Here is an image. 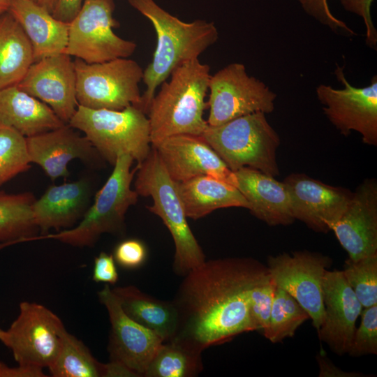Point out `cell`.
Segmentation results:
<instances>
[{"label":"cell","mask_w":377,"mask_h":377,"mask_svg":"<svg viewBox=\"0 0 377 377\" xmlns=\"http://www.w3.org/2000/svg\"><path fill=\"white\" fill-rule=\"evenodd\" d=\"M134 9L151 23L156 34V46L151 61L143 71L146 89L140 108L146 114L156 90L180 64L195 59L219 39L213 22L195 20L186 22L172 15L154 0H128Z\"/></svg>","instance_id":"2"},{"label":"cell","mask_w":377,"mask_h":377,"mask_svg":"<svg viewBox=\"0 0 377 377\" xmlns=\"http://www.w3.org/2000/svg\"><path fill=\"white\" fill-rule=\"evenodd\" d=\"M332 231L348 253V259L357 260L377 254L376 179L367 178L356 188Z\"/></svg>","instance_id":"19"},{"label":"cell","mask_w":377,"mask_h":377,"mask_svg":"<svg viewBox=\"0 0 377 377\" xmlns=\"http://www.w3.org/2000/svg\"><path fill=\"white\" fill-rule=\"evenodd\" d=\"M84 0H58L52 15L56 19L71 22L79 13Z\"/></svg>","instance_id":"40"},{"label":"cell","mask_w":377,"mask_h":377,"mask_svg":"<svg viewBox=\"0 0 377 377\" xmlns=\"http://www.w3.org/2000/svg\"><path fill=\"white\" fill-rule=\"evenodd\" d=\"M265 114L254 112L208 125L201 136L233 172L249 167L275 177L279 175L276 150L281 141Z\"/></svg>","instance_id":"7"},{"label":"cell","mask_w":377,"mask_h":377,"mask_svg":"<svg viewBox=\"0 0 377 377\" xmlns=\"http://www.w3.org/2000/svg\"><path fill=\"white\" fill-rule=\"evenodd\" d=\"M209 65L199 59L176 67L155 94L147 112L151 143L165 138L202 135L208 126L203 118L210 78Z\"/></svg>","instance_id":"3"},{"label":"cell","mask_w":377,"mask_h":377,"mask_svg":"<svg viewBox=\"0 0 377 377\" xmlns=\"http://www.w3.org/2000/svg\"><path fill=\"white\" fill-rule=\"evenodd\" d=\"M207 108L209 126H219L254 112H272L276 94L248 74L241 63H231L210 75Z\"/></svg>","instance_id":"10"},{"label":"cell","mask_w":377,"mask_h":377,"mask_svg":"<svg viewBox=\"0 0 377 377\" xmlns=\"http://www.w3.org/2000/svg\"><path fill=\"white\" fill-rule=\"evenodd\" d=\"M118 272L112 255L101 252L94 259L92 279L96 282L115 284L118 281Z\"/></svg>","instance_id":"39"},{"label":"cell","mask_w":377,"mask_h":377,"mask_svg":"<svg viewBox=\"0 0 377 377\" xmlns=\"http://www.w3.org/2000/svg\"><path fill=\"white\" fill-rule=\"evenodd\" d=\"M343 8L360 17L366 29V44L374 50L377 47V30L372 21L371 6L374 0H340Z\"/></svg>","instance_id":"38"},{"label":"cell","mask_w":377,"mask_h":377,"mask_svg":"<svg viewBox=\"0 0 377 377\" xmlns=\"http://www.w3.org/2000/svg\"><path fill=\"white\" fill-rule=\"evenodd\" d=\"M187 218L198 219L226 207L249 209V203L239 189L214 177L201 175L177 182Z\"/></svg>","instance_id":"25"},{"label":"cell","mask_w":377,"mask_h":377,"mask_svg":"<svg viewBox=\"0 0 377 377\" xmlns=\"http://www.w3.org/2000/svg\"><path fill=\"white\" fill-rule=\"evenodd\" d=\"M332 260L308 251L282 253L267 258V269L276 286L292 295L306 311L318 331L323 314V281Z\"/></svg>","instance_id":"13"},{"label":"cell","mask_w":377,"mask_h":377,"mask_svg":"<svg viewBox=\"0 0 377 377\" xmlns=\"http://www.w3.org/2000/svg\"><path fill=\"white\" fill-rule=\"evenodd\" d=\"M202 369L201 353L175 341L163 342L144 374L145 377H191Z\"/></svg>","instance_id":"29"},{"label":"cell","mask_w":377,"mask_h":377,"mask_svg":"<svg viewBox=\"0 0 377 377\" xmlns=\"http://www.w3.org/2000/svg\"><path fill=\"white\" fill-rule=\"evenodd\" d=\"M323 302L324 314L318 330L319 339L338 355L348 353L363 307L342 271H325Z\"/></svg>","instance_id":"18"},{"label":"cell","mask_w":377,"mask_h":377,"mask_svg":"<svg viewBox=\"0 0 377 377\" xmlns=\"http://www.w3.org/2000/svg\"><path fill=\"white\" fill-rule=\"evenodd\" d=\"M26 140L31 163L38 165L52 180L68 177V165L74 159L92 165L103 161L88 139L68 124Z\"/></svg>","instance_id":"20"},{"label":"cell","mask_w":377,"mask_h":377,"mask_svg":"<svg viewBox=\"0 0 377 377\" xmlns=\"http://www.w3.org/2000/svg\"><path fill=\"white\" fill-rule=\"evenodd\" d=\"M8 12L29 38L34 62L64 52L69 23L56 19L45 8L31 0H11Z\"/></svg>","instance_id":"23"},{"label":"cell","mask_w":377,"mask_h":377,"mask_svg":"<svg viewBox=\"0 0 377 377\" xmlns=\"http://www.w3.org/2000/svg\"><path fill=\"white\" fill-rule=\"evenodd\" d=\"M334 74L342 89L324 84L316 89L318 100L331 124L344 136L351 131L361 135L364 144L377 145V76L364 87L351 85L337 64Z\"/></svg>","instance_id":"12"},{"label":"cell","mask_w":377,"mask_h":377,"mask_svg":"<svg viewBox=\"0 0 377 377\" xmlns=\"http://www.w3.org/2000/svg\"><path fill=\"white\" fill-rule=\"evenodd\" d=\"M98 297L107 309L111 324L108 344L110 360L123 364L138 376H144L163 341L125 313L109 284L98 292Z\"/></svg>","instance_id":"16"},{"label":"cell","mask_w":377,"mask_h":377,"mask_svg":"<svg viewBox=\"0 0 377 377\" xmlns=\"http://www.w3.org/2000/svg\"><path fill=\"white\" fill-rule=\"evenodd\" d=\"M138 375L123 364L110 360L102 363V377H137Z\"/></svg>","instance_id":"42"},{"label":"cell","mask_w":377,"mask_h":377,"mask_svg":"<svg viewBox=\"0 0 377 377\" xmlns=\"http://www.w3.org/2000/svg\"><path fill=\"white\" fill-rule=\"evenodd\" d=\"M11 0H0V17L8 12Z\"/></svg>","instance_id":"44"},{"label":"cell","mask_w":377,"mask_h":377,"mask_svg":"<svg viewBox=\"0 0 377 377\" xmlns=\"http://www.w3.org/2000/svg\"><path fill=\"white\" fill-rule=\"evenodd\" d=\"M64 329L61 319L47 307L22 302L17 317L3 330L0 341L19 365L48 368L60 350Z\"/></svg>","instance_id":"11"},{"label":"cell","mask_w":377,"mask_h":377,"mask_svg":"<svg viewBox=\"0 0 377 377\" xmlns=\"http://www.w3.org/2000/svg\"><path fill=\"white\" fill-rule=\"evenodd\" d=\"M147 256V248L142 241L128 239L117 245L113 257L121 267L135 269L143 265Z\"/></svg>","instance_id":"37"},{"label":"cell","mask_w":377,"mask_h":377,"mask_svg":"<svg viewBox=\"0 0 377 377\" xmlns=\"http://www.w3.org/2000/svg\"><path fill=\"white\" fill-rule=\"evenodd\" d=\"M310 316L298 302L283 289L276 287L269 324L263 332L272 343L294 336L297 328Z\"/></svg>","instance_id":"31"},{"label":"cell","mask_w":377,"mask_h":377,"mask_svg":"<svg viewBox=\"0 0 377 377\" xmlns=\"http://www.w3.org/2000/svg\"><path fill=\"white\" fill-rule=\"evenodd\" d=\"M34 62L31 43L16 19L0 17V89L17 85Z\"/></svg>","instance_id":"27"},{"label":"cell","mask_w":377,"mask_h":377,"mask_svg":"<svg viewBox=\"0 0 377 377\" xmlns=\"http://www.w3.org/2000/svg\"><path fill=\"white\" fill-rule=\"evenodd\" d=\"M112 290L123 311L132 320L154 332L163 342L174 338L178 316L172 302L154 298L131 285Z\"/></svg>","instance_id":"26"},{"label":"cell","mask_w":377,"mask_h":377,"mask_svg":"<svg viewBox=\"0 0 377 377\" xmlns=\"http://www.w3.org/2000/svg\"><path fill=\"white\" fill-rule=\"evenodd\" d=\"M0 122L25 138L67 124L47 104L17 86L0 89Z\"/></svg>","instance_id":"24"},{"label":"cell","mask_w":377,"mask_h":377,"mask_svg":"<svg viewBox=\"0 0 377 377\" xmlns=\"http://www.w3.org/2000/svg\"><path fill=\"white\" fill-rule=\"evenodd\" d=\"M68 124L82 131L102 159L112 165L122 154L131 155L140 165L151 150L147 116L134 105L112 110L78 105Z\"/></svg>","instance_id":"6"},{"label":"cell","mask_w":377,"mask_h":377,"mask_svg":"<svg viewBox=\"0 0 377 377\" xmlns=\"http://www.w3.org/2000/svg\"><path fill=\"white\" fill-rule=\"evenodd\" d=\"M91 188L85 179L50 186L35 200L32 212L40 235L71 228L89 208Z\"/></svg>","instance_id":"22"},{"label":"cell","mask_w":377,"mask_h":377,"mask_svg":"<svg viewBox=\"0 0 377 377\" xmlns=\"http://www.w3.org/2000/svg\"><path fill=\"white\" fill-rule=\"evenodd\" d=\"M43 369L19 365L11 367L0 361V377H46Z\"/></svg>","instance_id":"41"},{"label":"cell","mask_w":377,"mask_h":377,"mask_svg":"<svg viewBox=\"0 0 377 377\" xmlns=\"http://www.w3.org/2000/svg\"><path fill=\"white\" fill-rule=\"evenodd\" d=\"M133 161L128 154L117 157L111 175L75 227L57 233L38 235L29 242L55 239L73 246H93L101 235L120 232L126 212L137 202L139 196L135 189L131 188V182L138 168L137 165L131 169Z\"/></svg>","instance_id":"5"},{"label":"cell","mask_w":377,"mask_h":377,"mask_svg":"<svg viewBox=\"0 0 377 377\" xmlns=\"http://www.w3.org/2000/svg\"><path fill=\"white\" fill-rule=\"evenodd\" d=\"M76 98L79 105L94 110H121L140 107L139 84L144 70L133 59L118 58L88 64L75 58Z\"/></svg>","instance_id":"8"},{"label":"cell","mask_w":377,"mask_h":377,"mask_svg":"<svg viewBox=\"0 0 377 377\" xmlns=\"http://www.w3.org/2000/svg\"><path fill=\"white\" fill-rule=\"evenodd\" d=\"M16 86L47 104L65 124L77 110L74 61L65 53L34 62Z\"/></svg>","instance_id":"17"},{"label":"cell","mask_w":377,"mask_h":377,"mask_svg":"<svg viewBox=\"0 0 377 377\" xmlns=\"http://www.w3.org/2000/svg\"><path fill=\"white\" fill-rule=\"evenodd\" d=\"M26 138L0 122V187L30 168Z\"/></svg>","instance_id":"32"},{"label":"cell","mask_w":377,"mask_h":377,"mask_svg":"<svg viewBox=\"0 0 377 377\" xmlns=\"http://www.w3.org/2000/svg\"><path fill=\"white\" fill-rule=\"evenodd\" d=\"M151 147L176 182L207 175L237 188L235 173L201 135H172L151 143Z\"/></svg>","instance_id":"15"},{"label":"cell","mask_w":377,"mask_h":377,"mask_svg":"<svg viewBox=\"0 0 377 377\" xmlns=\"http://www.w3.org/2000/svg\"><path fill=\"white\" fill-rule=\"evenodd\" d=\"M138 166L135 191L139 195L151 197L153 204L147 208L158 216L169 230L175 246L174 271L185 276L201 265L205 256L187 222L177 182L170 177L152 147Z\"/></svg>","instance_id":"4"},{"label":"cell","mask_w":377,"mask_h":377,"mask_svg":"<svg viewBox=\"0 0 377 377\" xmlns=\"http://www.w3.org/2000/svg\"><path fill=\"white\" fill-rule=\"evenodd\" d=\"M48 369L53 377H102V363L66 328L62 332L60 350Z\"/></svg>","instance_id":"30"},{"label":"cell","mask_w":377,"mask_h":377,"mask_svg":"<svg viewBox=\"0 0 377 377\" xmlns=\"http://www.w3.org/2000/svg\"><path fill=\"white\" fill-rule=\"evenodd\" d=\"M276 287L269 274L263 281L251 289L249 295V313L253 331L263 332L267 328Z\"/></svg>","instance_id":"34"},{"label":"cell","mask_w":377,"mask_h":377,"mask_svg":"<svg viewBox=\"0 0 377 377\" xmlns=\"http://www.w3.org/2000/svg\"><path fill=\"white\" fill-rule=\"evenodd\" d=\"M237 188L249 203V210L271 226L295 221L285 184L260 170L244 167L234 172Z\"/></svg>","instance_id":"21"},{"label":"cell","mask_w":377,"mask_h":377,"mask_svg":"<svg viewBox=\"0 0 377 377\" xmlns=\"http://www.w3.org/2000/svg\"><path fill=\"white\" fill-rule=\"evenodd\" d=\"M348 353L351 357L377 354V304L363 308Z\"/></svg>","instance_id":"35"},{"label":"cell","mask_w":377,"mask_h":377,"mask_svg":"<svg viewBox=\"0 0 377 377\" xmlns=\"http://www.w3.org/2000/svg\"><path fill=\"white\" fill-rule=\"evenodd\" d=\"M31 1H35V2L37 3V0H31Z\"/></svg>","instance_id":"46"},{"label":"cell","mask_w":377,"mask_h":377,"mask_svg":"<svg viewBox=\"0 0 377 377\" xmlns=\"http://www.w3.org/2000/svg\"><path fill=\"white\" fill-rule=\"evenodd\" d=\"M268 276L267 266L251 258L205 260L184 276L172 301L178 323L170 341L202 353L253 331L249 292Z\"/></svg>","instance_id":"1"},{"label":"cell","mask_w":377,"mask_h":377,"mask_svg":"<svg viewBox=\"0 0 377 377\" xmlns=\"http://www.w3.org/2000/svg\"><path fill=\"white\" fill-rule=\"evenodd\" d=\"M283 182L295 220L318 232L332 230L353 195L348 188L326 184L304 173H292Z\"/></svg>","instance_id":"14"},{"label":"cell","mask_w":377,"mask_h":377,"mask_svg":"<svg viewBox=\"0 0 377 377\" xmlns=\"http://www.w3.org/2000/svg\"><path fill=\"white\" fill-rule=\"evenodd\" d=\"M58 0H37V3L52 14Z\"/></svg>","instance_id":"43"},{"label":"cell","mask_w":377,"mask_h":377,"mask_svg":"<svg viewBox=\"0 0 377 377\" xmlns=\"http://www.w3.org/2000/svg\"><path fill=\"white\" fill-rule=\"evenodd\" d=\"M341 271L363 308L377 304V254L348 258Z\"/></svg>","instance_id":"33"},{"label":"cell","mask_w":377,"mask_h":377,"mask_svg":"<svg viewBox=\"0 0 377 377\" xmlns=\"http://www.w3.org/2000/svg\"><path fill=\"white\" fill-rule=\"evenodd\" d=\"M302 8L309 16L323 25L338 32L342 31L350 36L356 35L344 22L336 17L331 12L327 0H297Z\"/></svg>","instance_id":"36"},{"label":"cell","mask_w":377,"mask_h":377,"mask_svg":"<svg viewBox=\"0 0 377 377\" xmlns=\"http://www.w3.org/2000/svg\"><path fill=\"white\" fill-rule=\"evenodd\" d=\"M113 0H84L69 22L68 43L64 53L88 64L128 58L137 45L113 31L119 23L113 17Z\"/></svg>","instance_id":"9"},{"label":"cell","mask_w":377,"mask_h":377,"mask_svg":"<svg viewBox=\"0 0 377 377\" xmlns=\"http://www.w3.org/2000/svg\"><path fill=\"white\" fill-rule=\"evenodd\" d=\"M36 198L30 192L8 193L0 191V250L38 235L32 212Z\"/></svg>","instance_id":"28"},{"label":"cell","mask_w":377,"mask_h":377,"mask_svg":"<svg viewBox=\"0 0 377 377\" xmlns=\"http://www.w3.org/2000/svg\"><path fill=\"white\" fill-rule=\"evenodd\" d=\"M3 332V330H2V329L0 327V339H1V337H2Z\"/></svg>","instance_id":"45"}]
</instances>
